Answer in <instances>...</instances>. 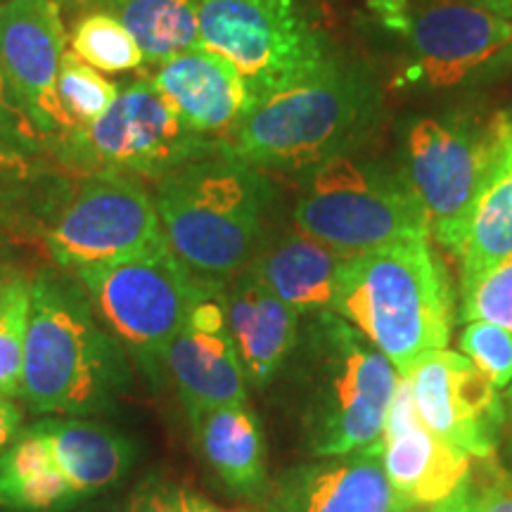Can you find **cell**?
Returning <instances> with one entry per match:
<instances>
[{
  "instance_id": "1",
  "label": "cell",
  "mask_w": 512,
  "mask_h": 512,
  "mask_svg": "<svg viewBox=\"0 0 512 512\" xmlns=\"http://www.w3.org/2000/svg\"><path fill=\"white\" fill-rule=\"evenodd\" d=\"M133 387L131 358L102 325L74 273L31 278L19 396L34 415L86 418L112 411Z\"/></svg>"
},
{
  "instance_id": "2",
  "label": "cell",
  "mask_w": 512,
  "mask_h": 512,
  "mask_svg": "<svg viewBox=\"0 0 512 512\" xmlns=\"http://www.w3.org/2000/svg\"><path fill=\"white\" fill-rule=\"evenodd\" d=\"M306 448L344 456L382 439L399 373L370 339L335 311L313 313L290 361Z\"/></svg>"
},
{
  "instance_id": "3",
  "label": "cell",
  "mask_w": 512,
  "mask_h": 512,
  "mask_svg": "<svg viewBox=\"0 0 512 512\" xmlns=\"http://www.w3.org/2000/svg\"><path fill=\"white\" fill-rule=\"evenodd\" d=\"M152 197L169 249L204 283L226 287L264 242L271 185L228 145L157 178Z\"/></svg>"
},
{
  "instance_id": "4",
  "label": "cell",
  "mask_w": 512,
  "mask_h": 512,
  "mask_svg": "<svg viewBox=\"0 0 512 512\" xmlns=\"http://www.w3.org/2000/svg\"><path fill=\"white\" fill-rule=\"evenodd\" d=\"M430 240H401L347 256L337 271L330 311L361 330L399 377L451 339V287Z\"/></svg>"
},
{
  "instance_id": "5",
  "label": "cell",
  "mask_w": 512,
  "mask_h": 512,
  "mask_svg": "<svg viewBox=\"0 0 512 512\" xmlns=\"http://www.w3.org/2000/svg\"><path fill=\"white\" fill-rule=\"evenodd\" d=\"M373 95L361 76L335 64L297 86L254 100L226 145L254 169L299 174L342 155L366 124Z\"/></svg>"
},
{
  "instance_id": "6",
  "label": "cell",
  "mask_w": 512,
  "mask_h": 512,
  "mask_svg": "<svg viewBox=\"0 0 512 512\" xmlns=\"http://www.w3.org/2000/svg\"><path fill=\"white\" fill-rule=\"evenodd\" d=\"M223 145V140L204 138L185 126L155 83L140 79L119 88L110 110L55 140L50 152L74 176L117 174L157 181Z\"/></svg>"
},
{
  "instance_id": "7",
  "label": "cell",
  "mask_w": 512,
  "mask_h": 512,
  "mask_svg": "<svg viewBox=\"0 0 512 512\" xmlns=\"http://www.w3.org/2000/svg\"><path fill=\"white\" fill-rule=\"evenodd\" d=\"M74 275L102 325L152 380L159 377L164 351L188 323L192 306L223 290L195 278L169 245Z\"/></svg>"
},
{
  "instance_id": "8",
  "label": "cell",
  "mask_w": 512,
  "mask_h": 512,
  "mask_svg": "<svg viewBox=\"0 0 512 512\" xmlns=\"http://www.w3.org/2000/svg\"><path fill=\"white\" fill-rule=\"evenodd\" d=\"M200 34L238 69L252 102L337 64L302 0H200Z\"/></svg>"
},
{
  "instance_id": "9",
  "label": "cell",
  "mask_w": 512,
  "mask_h": 512,
  "mask_svg": "<svg viewBox=\"0 0 512 512\" xmlns=\"http://www.w3.org/2000/svg\"><path fill=\"white\" fill-rule=\"evenodd\" d=\"M294 226L344 256L432 238L425 209L408 181L347 155L313 169L294 204Z\"/></svg>"
},
{
  "instance_id": "10",
  "label": "cell",
  "mask_w": 512,
  "mask_h": 512,
  "mask_svg": "<svg viewBox=\"0 0 512 512\" xmlns=\"http://www.w3.org/2000/svg\"><path fill=\"white\" fill-rule=\"evenodd\" d=\"M38 238L55 268L67 273L117 264L169 245L152 190L140 178L117 174L69 181Z\"/></svg>"
},
{
  "instance_id": "11",
  "label": "cell",
  "mask_w": 512,
  "mask_h": 512,
  "mask_svg": "<svg viewBox=\"0 0 512 512\" xmlns=\"http://www.w3.org/2000/svg\"><path fill=\"white\" fill-rule=\"evenodd\" d=\"M512 131L505 114L484 121L420 119L408 133V176L430 235L451 252L463 223L503 162Z\"/></svg>"
},
{
  "instance_id": "12",
  "label": "cell",
  "mask_w": 512,
  "mask_h": 512,
  "mask_svg": "<svg viewBox=\"0 0 512 512\" xmlns=\"http://www.w3.org/2000/svg\"><path fill=\"white\" fill-rule=\"evenodd\" d=\"M422 425L470 458H491L505 437L508 411L494 382L465 354L434 349L406 375Z\"/></svg>"
},
{
  "instance_id": "13",
  "label": "cell",
  "mask_w": 512,
  "mask_h": 512,
  "mask_svg": "<svg viewBox=\"0 0 512 512\" xmlns=\"http://www.w3.org/2000/svg\"><path fill=\"white\" fill-rule=\"evenodd\" d=\"M64 50L60 0H0V72L50 145L76 128L57 95Z\"/></svg>"
},
{
  "instance_id": "14",
  "label": "cell",
  "mask_w": 512,
  "mask_h": 512,
  "mask_svg": "<svg viewBox=\"0 0 512 512\" xmlns=\"http://www.w3.org/2000/svg\"><path fill=\"white\" fill-rule=\"evenodd\" d=\"M403 31L413 48L408 79L434 88L456 86L512 46V19L477 0H434Z\"/></svg>"
},
{
  "instance_id": "15",
  "label": "cell",
  "mask_w": 512,
  "mask_h": 512,
  "mask_svg": "<svg viewBox=\"0 0 512 512\" xmlns=\"http://www.w3.org/2000/svg\"><path fill=\"white\" fill-rule=\"evenodd\" d=\"M382 439L344 456L294 465L275 484L271 512H408L384 472Z\"/></svg>"
},
{
  "instance_id": "16",
  "label": "cell",
  "mask_w": 512,
  "mask_h": 512,
  "mask_svg": "<svg viewBox=\"0 0 512 512\" xmlns=\"http://www.w3.org/2000/svg\"><path fill=\"white\" fill-rule=\"evenodd\" d=\"M162 368L174 380L185 408L247 403V377L228 330L223 290L192 306L188 323L171 339Z\"/></svg>"
},
{
  "instance_id": "17",
  "label": "cell",
  "mask_w": 512,
  "mask_h": 512,
  "mask_svg": "<svg viewBox=\"0 0 512 512\" xmlns=\"http://www.w3.org/2000/svg\"><path fill=\"white\" fill-rule=\"evenodd\" d=\"M382 446L389 484L411 508L444 501L470 479L472 458L422 425L406 377L396 384Z\"/></svg>"
},
{
  "instance_id": "18",
  "label": "cell",
  "mask_w": 512,
  "mask_h": 512,
  "mask_svg": "<svg viewBox=\"0 0 512 512\" xmlns=\"http://www.w3.org/2000/svg\"><path fill=\"white\" fill-rule=\"evenodd\" d=\"M150 81L185 126L223 143L252 105L247 83L238 69L204 46L162 62Z\"/></svg>"
},
{
  "instance_id": "19",
  "label": "cell",
  "mask_w": 512,
  "mask_h": 512,
  "mask_svg": "<svg viewBox=\"0 0 512 512\" xmlns=\"http://www.w3.org/2000/svg\"><path fill=\"white\" fill-rule=\"evenodd\" d=\"M228 330L247 384L264 389L287 366L299 339V313L273 294L249 268L223 287Z\"/></svg>"
},
{
  "instance_id": "20",
  "label": "cell",
  "mask_w": 512,
  "mask_h": 512,
  "mask_svg": "<svg viewBox=\"0 0 512 512\" xmlns=\"http://www.w3.org/2000/svg\"><path fill=\"white\" fill-rule=\"evenodd\" d=\"M344 259V254L294 230L268 245L261 242L247 268L299 316H313L332 309L337 271Z\"/></svg>"
},
{
  "instance_id": "21",
  "label": "cell",
  "mask_w": 512,
  "mask_h": 512,
  "mask_svg": "<svg viewBox=\"0 0 512 512\" xmlns=\"http://www.w3.org/2000/svg\"><path fill=\"white\" fill-rule=\"evenodd\" d=\"M34 425L48 439L62 475L81 501L114 489L136 463L133 441L102 422L50 415Z\"/></svg>"
},
{
  "instance_id": "22",
  "label": "cell",
  "mask_w": 512,
  "mask_h": 512,
  "mask_svg": "<svg viewBox=\"0 0 512 512\" xmlns=\"http://www.w3.org/2000/svg\"><path fill=\"white\" fill-rule=\"evenodd\" d=\"M202 458L230 491L256 496L266 486V451L259 422L247 403L188 408Z\"/></svg>"
},
{
  "instance_id": "23",
  "label": "cell",
  "mask_w": 512,
  "mask_h": 512,
  "mask_svg": "<svg viewBox=\"0 0 512 512\" xmlns=\"http://www.w3.org/2000/svg\"><path fill=\"white\" fill-rule=\"evenodd\" d=\"M81 496L62 475L48 439L24 427L0 453V508L8 512H69Z\"/></svg>"
},
{
  "instance_id": "24",
  "label": "cell",
  "mask_w": 512,
  "mask_h": 512,
  "mask_svg": "<svg viewBox=\"0 0 512 512\" xmlns=\"http://www.w3.org/2000/svg\"><path fill=\"white\" fill-rule=\"evenodd\" d=\"M69 178L43 157L0 145V233L12 238L41 235L50 209Z\"/></svg>"
},
{
  "instance_id": "25",
  "label": "cell",
  "mask_w": 512,
  "mask_h": 512,
  "mask_svg": "<svg viewBox=\"0 0 512 512\" xmlns=\"http://www.w3.org/2000/svg\"><path fill=\"white\" fill-rule=\"evenodd\" d=\"M460 261V290L512 256V171L498 166L479 192L451 249Z\"/></svg>"
},
{
  "instance_id": "26",
  "label": "cell",
  "mask_w": 512,
  "mask_h": 512,
  "mask_svg": "<svg viewBox=\"0 0 512 512\" xmlns=\"http://www.w3.org/2000/svg\"><path fill=\"white\" fill-rule=\"evenodd\" d=\"M124 24L143 55L159 64L202 46L200 0H124L107 8Z\"/></svg>"
},
{
  "instance_id": "27",
  "label": "cell",
  "mask_w": 512,
  "mask_h": 512,
  "mask_svg": "<svg viewBox=\"0 0 512 512\" xmlns=\"http://www.w3.org/2000/svg\"><path fill=\"white\" fill-rule=\"evenodd\" d=\"M69 50L102 74L143 67V55L124 24L110 10H83L69 31Z\"/></svg>"
},
{
  "instance_id": "28",
  "label": "cell",
  "mask_w": 512,
  "mask_h": 512,
  "mask_svg": "<svg viewBox=\"0 0 512 512\" xmlns=\"http://www.w3.org/2000/svg\"><path fill=\"white\" fill-rule=\"evenodd\" d=\"M31 302V278L10 268L0 278V396H19L24 366V339Z\"/></svg>"
},
{
  "instance_id": "29",
  "label": "cell",
  "mask_w": 512,
  "mask_h": 512,
  "mask_svg": "<svg viewBox=\"0 0 512 512\" xmlns=\"http://www.w3.org/2000/svg\"><path fill=\"white\" fill-rule=\"evenodd\" d=\"M57 95L69 119L76 126H88L110 110L119 95V86L105 79L98 69L83 62L67 46L60 62V74H57Z\"/></svg>"
},
{
  "instance_id": "30",
  "label": "cell",
  "mask_w": 512,
  "mask_h": 512,
  "mask_svg": "<svg viewBox=\"0 0 512 512\" xmlns=\"http://www.w3.org/2000/svg\"><path fill=\"white\" fill-rule=\"evenodd\" d=\"M460 320H489L512 335V256L460 290ZM505 403L512 406V384Z\"/></svg>"
},
{
  "instance_id": "31",
  "label": "cell",
  "mask_w": 512,
  "mask_h": 512,
  "mask_svg": "<svg viewBox=\"0 0 512 512\" xmlns=\"http://www.w3.org/2000/svg\"><path fill=\"white\" fill-rule=\"evenodd\" d=\"M460 349L482 373L494 382L498 392L512 384V335L489 320H470L460 335Z\"/></svg>"
},
{
  "instance_id": "32",
  "label": "cell",
  "mask_w": 512,
  "mask_h": 512,
  "mask_svg": "<svg viewBox=\"0 0 512 512\" xmlns=\"http://www.w3.org/2000/svg\"><path fill=\"white\" fill-rule=\"evenodd\" d=\"M0 145L34 157H43L53 147L24 112V107L19 105L3 72H0Z\"/></svg>"
},
{
  "instance_id": "33",
  "label": "cell",
  "mask_w": 512,
  "mask_h": 512,
  "mask_svg": "<svg viewBox=\"0 0 512 512\" xmlns=\"http://www.w3.org/2000/svg\"><path fill=\"white\" fill-rule=\"evenodd\" d=\"M124 512H181V489L162 475H150L128 496Z\"/></svg>"
},
{
  "instance_id": "34",
  "label": "cell",
  "mask_w": 512,
  "mask_h": 512,
  "mask_svg": "<svg viewBox=\"0 0 512 512\" xmlns=\"http://www.w3.org/2000/svg\"><path fill=\"white\" fill-rule=\"evenodd\" d=\"M472 486V482H470ZM475 512H512V475L501 467H489V475L472 486Z\"/></svg>"
},
{
  "instance_id": "35",
  "label": "cell",
  "mask_w": 512,
  "mask_h": 512,
  "mask_svg": "<svg viewBox=\"0 0 512 512\" xmlns=\"http://www.w3.org/2000/svg\"><path fill=\"white\" fill-rule=\"evenodd\" d=\"M22 418V408L12 399H3L0 396V453L12 444V439L22 430Z\"/></svg>"
},
{
  "instance_id": "36",
  "label": "cell",
  "mask_w": 512,
  "mask_h": 512,
  "mask_svg": "<svg viewBox=\"0 0 512 512\" xmlns=\"http://www.w3.org/2000/svg\"><path fill=\"white\" fill-rule=\"evenodd\" d=\"M425 512H475V505H472L470 479H467L458 491H453L451 496L444 498V501L430 505V510Z\"/></svg>"
},
{
  "instance_id": "37",
  "label": "cell",
  "mask_w": 512,
  "mask_h": 512,
  "mask_svg": "<svg viewBox=\"0 0 512 512\" xmlns=\"http://www.w3.org/2000/svg\"><path fill=\"white\" fill-rule=\"evenodd\" d=\"M181 512H223L214 503L202 498L197 491L181 489Z\"/></svg>"
},
{
  "instance_id": "38",
  "label": "cell",
  "mask_w": 512,
  "mask_h": 512,
  "mask_svg": "<svg viewBox=\"0 0 512 512\" xmlns=\"http://www.w3.org/2000/svg\"><path fill=\"white\" fill-rule=\"evenodd\" d=\"M403 3H406V0H373L375 10L380 12V15H384V19L394 22L396 27H403V22H406Z\"/></svg>"
},
{
  "instance_id": "39",
  "label": "cell",
  "mask_w": 512,
  "mask_h": 512,
  "mask_svg": "<svg viewBox=\"0 0 512 512\" xmlns=\"http://www.w3.org/2000/svg\"><path fill=\"white\" fill-rule=\"evenodd\" d=\"M124 3V0H60V5H67V8H81V10H107L112 5Z\"/></svg>"
},
{
  "instance_id": "40",
  "label": "cell",
  "mask_w": 512,
  "mask_h": 512,
  "mask_svg": "<svg viewBox=\"0 0 512 512\" xmlns=\"http://www.w3.org/2000/svg\"><path fill=\"white\" fill-rule=\"evenodd\" d=\"M479 5H484L486 10L496 12L505 19H512V0H477Z\"/></svg>"
},
{
  "instance_id": "41",
  "label": "cell",
  "mask_w": 512,
  "mask_h": 512,
  "mask_svg": "<svg viewBox=\"0 0 512 512\" xmlns=\"http://www.w3.org/2000/svg\"><path fill=\"white\" fill-rule=\"evenodd\" d=\"M501 166H505V169L512 171V131H510L508 143H505V152H503V162H501Z\"/></svg>"
},
{
  "instance_id": "42",
  "label": "cell",
  "mask_w": 512,
  "mask_h": 512,
  "mask_svg": "<svg viewBox=\"0 0 512 512\" xmlns=\"http://www.w3.org/2000/svg\"><path fill=\"white\" fill-rule=\"evenodd\" d=\"M505 437H508V448H510V456H512V406L508 408V427H505Z\"/></svg>"
},
{
  "instance_id": "43",
  "label": "cell",
  "mask_w": 512,
  "mask_h": 512,
  "mask_svg": "<svg viewBox=\"0 0 512 512\" xmlns=\"http://www.w3.org/2000/svg\"><path fill=\"white\" fill-rule=\"evenodd\" d=\"M88 512H124V510H121L119 505H114V503H105V505H100V508H93Z\"/></svg>"
},
{
  "instance_id": "44",
  "label": "cell",
  "mask_w": 512,
  "mask_h": 512,
  "mask_svg": "<svg viewBox=\"0 0 512 512\" xmlns=\"http://www.w3.org/2000/svg\"><path fill=\"white\" fill-rule=\"evenodd\" d=\"M5 273H8V271H5V266H3V259H0V278H3Z\"/></svg>"
}]
</instances>
